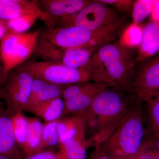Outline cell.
I'll list each match as a JSON object with an SVG mask.
<instances>
[{
    "label": "cell",
    "instance_id": "cell-1",
    "mask_svg": "<svg viewBox=\"0 0 159 159\" xmlns=\"http://www.w3.org/2000/svg\"><path fill=\"white\" fill-rule=\"evenodd\" d=\"M119 86L107 88L97 95L83 115L87 147L101 145L118 128L134 105L137 98L128 97Z\"/></svg>",
    "mask_w": 159,
    "mask_h": 159
},
{
    "label": "cell",
    "instance_id": "cell-2",
    "mask_svg": "<svg viewBox=\"0 0 159 159\" xmlns=\"http://www.w3.org/2000/svg\"><path fill=\"white\" fill-rule=\"evenodd\" d=\"M119 40L99 48L84 67L93 82L119 86L130 93L134 74L135 54Z\"/></svg>",
    "mask_w": 159,
    "mask_h": 159
},
{
    "label": "cell",
    "instance_id": "cell-3",
    "mask_svg": "<svg viewBox=\"0 0 159 159\" xmlns=\"http://www.w3.org/2000/svg\"><path fill=\"white\" fill-rule=\"evenodd\" d=\"M145 134L142 102L137 99L118 128L100 146L111 159L135 158L145 142Z\"/></svg>",
    "mask_w": 159,
    "mask_h": 159
},
{
    "label": "cell",
    "instance_id": "cell-4",
    "mask_svg": "<svg viewBox=\"0 0 159 159\" xmlns=\"http://www.w3.org/2000/svg\"><path fill=\"white\" fill-rule=\"evenodd\" d=\"M120 30L116 24L99 30L91 31L77 27L47 28L42 30L40 36L51 44L64 49L98 48L115 42Z\"/></svg>",
    "mask_w": 159,
    "mask_h": 159
},
{
    "label": "cell",
    "instance_id": "cell-5",
    "mask_svg": "<svg viewBox=\"0 0 159 159\" xmlns=\"http://www.w3.org/2000/svg\"><path fill=\"white\" fill-rule=\"evenodd\" d=\"M42 29L16 33L8 31L0 39V59L6 79L7 74L28 61L37 48Z\"/></svg>",
    "mask_w": 159,
    "mask_h": 159
},
{
    "label": "cell",
    "instance_id": "cell-6",
    "mask_svg": "<svg viewBox=\"0 0 159 159\" xmlns=\"http://www.w3.org/2000/svg\"><path fill=\"white\" fill-rule=\"evenodd\" d=\"M125 16L98 0L92 1L75 14L60 19L55 27H77L95 31L115 24Z\"/></svg>",
    "mask_w": 159,
    "mask_h": 159
},
{
    "label": "cell",
    "instance_id": "cell-7",
    "mask_svg": "<svg viewBox=\"0 0 159 159\" xmlns=\"http://www.w3.org/2000/svg\"><path fill=\"white\" fill-rule=\"evenodd\" d=\"M16 68L28 72L35 79L55 85L66 86L92 80L90 72L84 68H73L34 59H29Z\"/></svg>",
    "mask_w": 159,
    "mask_h": 159
},
{
    "label": "cell",
    "instance_id": "cell-8",
    "mask_svg": "<svg viewBox=\"0 0 159 159\" xmlns=\"http://www.w3.org/2000/svg\"><path fill=\"white\" fill-rule=\"evenodd\" d=\"M34 79L28 72L17 68L7 74L0 86V99L10 115L25 111Z\"/></svg>",
    "mask_w": 159,
    "mask_h": 159
},
{
    "label": "cell",
    "instance_id": "cell-9",
    "mask_svg": "<svg viewBox=\"0 0 159 159\" xmlns=\"http://www.w3.org/2000/svg\"><path fill=\"white\" fill-rule=\"evenodd\" d=\"M92 52L88 48L64 50L51 44L39 36L33 55L42 61L63 65L73 68L83 67L89 62Z\"/></svg>",
    "mask_w": 159,
    "mask_h": 159
},
{
    "label": "cell",
    "instance_id": "cell-10",
    "mask_svg": "<svg viewBox=\"0 0 159 159\" xmlns=\"http://www.w3.org/2000/svg\"><path fill=\"white\" fill-rule=\"evenodd\" d=\"M159 92V55L139 64L134 71L131 93L146 102Z\"/></svg>",
    "mask_w": 159,
    "mask_h": 159
},
{
    "label": "cell",
    "instance_id": "cell-11",
    "mask_svg": "<svg viewBox=\"0 0 159 159\" xmlns=\"http://www.w3.org/2000/svg\"><path fill=\"white\" fill-rule=\"evenodd\" d=\"M0 155L10 159H23L13 134L11 116L0 99Z\"/></svg>",
    "mask_w": 159,
    "mask_h": 159
},
{
    "label": "cell",
    "instance_id": "cell-12",
    "mask_svg": "<svg viewBox=\"0 0 159 159\" xmlns=\"http://www.w3.org/2000/svg\"><path fill=\"white\" fill-rule=\"evenodd\" d=\"M135 56L136 64L159 55V24L150 20L143 27L142 42Z\"/></svg>",
    "mask_w": 159,
    "mask_h": 159
},
{
    "label": "cell",
    "instance_id": "cell-13",
    "mask_svg": "<svg viewBox=\"0 0 159 159\" xmlns=\"http://www.w3.org/2000/svg\"><path fill=\"white\" fill-rule=\"evenodd\" d=\"M88 0H41L38 1L41 9L55 19L75 14L90 3Z\"/></svg>",
    "mask_w": 159,
    "mask_h": 159
},
{
    "label": "cell",
    "instance_id": "cell-14",
    "mask_svg": "<svg viewBox=\"0 0 159 159\" xmlns=\"http://www.w3.org/2000/svg\"><path fill=\"white\" fill-rule=\"evenodd\" d=\"M66 86L51 84L43 80L34 78L30 97L25 111L30 112L43 102L55 98H62Z\"/></svg>",
    "mask_w": 159,
    "mask_h": 159
},
{
    "label": "cell",
    "instance_id": "cell-15",
    "mask_svg": "<svg viewBox=\"0 0 159 159\" xmlns=\"http://www.w3.org/2000/svg\"><path fill=\"white\" fill-rule=\"evenodd\" d=\"M110 86H115V85L95 83L93 87L90 89L77 97L66 100L63 117L68 116H78L82 117L97 95L104 89Z\"/></svg>",
    "mask_w": 159,
    "mask_h": 159
},
{
    "label": "cell",
    "instance_id": "cell-16",
    "mask_svg": "<svg viewBox=\"0 0 159 159\" xmlns=\"http://www.w3.org/2000/svg\"><path fill=\"white\" fill-rule=\"evenodd\" d=\"M42 11L38 1L0 0V20L5 21Z\"/></svg>",
    "mask_w": 159,
    "mask_h": 159
},
{
    "label": "cell",
    "instance_id": "cell-17",
    "mask_svg": "<svg viewBox=\"0 0 159 159\" xmlns=\"http://www.w3.org/2000/svg\"><path fill=\"white\" fill-rule=\"evenodd\" d=\"M59 146L66 142L77 139L87 140L84 119L78 116H68L60 119L58 123Z\"/></svg>",
    "mask_w": 159,
    "mask_h": 159
},
{
    "label": "cell",
    "instance_id": "cell-18",
    "mask_svg": "<svg viewBox=\"0 0 159 159\" xmlns=\"http://www.w3.org/2000/svg\"><path fill=\"white\" fill-rule=\"evenodd\" d=\"M28 132L22 154L24 157L43 150V132L44 123L37 117H27Z\"/></svg>",
    "mask_w": 159,
    "mask_h": 159
},
{
    "label": "cell",
    "instance_id": "cell-19",
    "mask_svg": "<svg viewBox=\"0 0 159 159\" xmlns=\"http://www.w3.org/2000/svg\"><path fill=\"white\" fill-rule=\"evenodd\" d=\"M65 103L61 97L43 102L33 108L30 112L45 122L57 121L64 117Z\"/></svg>",
    "mask_w": 159,
    "mask_h": 159
},
{
    "label": "cell",
    "instance_id": "cell-20",
    "mask_svg": "<svg viewBox=\"0 0 159 159\" xmlns=\"http://www.w3.org/2000/svg\"><path fill=\"white\" fill-rule=\"evenodd\" d=\"M143 30V27L140 25L134 23L128 24L118 40L126 48L134 51L138 49L142 42Z\"/></svg>",
    "mask_w": 159,
    "mask_h": 159
},
{
    "label": "cell",
    "instance_id": "cell-21",
    "mask_svg": "<svg viewBox=\"0 0 159 159\" xmlns=\"http://www.w3.org/2000/svg\"><path fill=\"white\" fill-rule=\"evenodd\" d=\"M11 116L15 139L22 153L28 132V119L23 112L12 114Z\"/></svg>",
    "mask_w": 159,
    "mask_h": 159
},
{
    "label": "cell",
    "instance_id": "cell-22",
    "mask_svg": "<svg viewBox=\"0 0 159 159\" xmlns=\"http://www.w3.org/2000/svg\"><path fill=\"white\" fill-rule=\"evenodd\" d=\"M59 148L63 152L65 159L86 158V140L72 139Z\"/></svg>",
    "mask_w": 159,
    "mask_h": 159
},
{
    "label": "cell",
    "instance_id": "cell-23",
    "mask_svg": "<svg viewBox=\"0 0 159 159\" xmlns=\"http://www.w3.org/2000/svg\"><path fill=\"white\" fill-rule=\"evenodd\" d=\"M59 120L44 123L43 132V150L59 145L58 131Z\"/></svg>",
    "mask_w": 159,
    "mask_h": 159
},
{
    "label": "cell",
    "instance_id": "cell-24",
    "mask_svg": "<svg viewBox=\"0 0 159 159\" xmlns=\"http://www.w3.org/2000/svg\"><path fill=\"white\" fill-rule=\"evenodd\" d=\"M154 0H136L134 2L131 17L133 23L140 25L150 16Z\"/></svg>",
    "mask_w": 159,
    "mask_h": 159
},
{
    "label": "cell",
    "instance_id": "cell-25",
    "mask_svg": "<svg viewBox=\"0 0 159 159\" xmlns=\"http://www.w3.org/2000/svg\"><path fill=\"white\" fill-rule=\"evenodd\" d=\"M148 116L154 137L159 135V92L146 101Z\"/></svg>",
    "mask_w": 159,
    "mask_h": 159
},
{
    "label": "cell",
    "instance_id": "cell-26",
    "mask_svg": "<svg viewBox=\"0 0 159 159\" xmlns=\"http://www.w3.org/2000/svg\"><path fill=\"white\" fill-rule=\"evenodd\" d=\"M95 83L89 82L77 83L66 85L63 91L62 98L64 101L77 97L93 87Z\"/></svg>",
    "mask_w": 159,
    "mask_h": 159
},
{
    "label": "cell",
    "instance_id": "cell-27",
    "mask_svg": "<svg viewBox=\"0 0 159 159\" xmlns=\"http://www.w3.org/2000/svg\"><path fill=\"white\" fill-rule=\"evenodd\" d=\"M100 2L111 6L119 12L131 16L134 1L133 0H98Z\"/></svg>",
    "mask_w": 159,
    "mask_h": 159
},
{
    "label": "cell",
    "instance_id": "cell-28",
    "mask_svg": "<svg viewBox=\"0 0 159 159\" xmlns=\"http://www.w3.org/2000/svg\"><path fill=\"white\" fill-rule=\"evenodd\" d=\"M23 159H65V157L62 151L59 148L58 151L45 149L29 156L25 157Z\"/></svg>",
    "mask_w": 159,
    "mask_h": 159
},
{
    "label": "cell",
    "instance_id": "cell-29",
    "mask_svg": "<svg viewBox=\"0 0 159 159\" xmlns=\"http://www.w3.org/2000/svg\"><path fill=\"white\" fill-rule=\"evenodd\" d=\"M153 144V141L144 142L142 148L135 157L136 159H156L152 152Z\"/></svg>",
    "mask_w": 159,
    "mask_h": 159
},
{
    "label": "cell",
    "instance_id": "cell-30",
    "mask_svg": "<svg viewBox=\"0 0 159 159\" xmlns=\"http://www.w3.org/2000/svg\"><path fill=\"white\" fill-rule=\"evenodd\" d=\"M89 159H111L101 148L100 145L95 147L93 152Z\"/></svg>",
    "mask_w": 159,
    "mask_h": 159
},
{
    "label": "cell",
    "instance_id": "cell-31",
    "mask_svg": "<svg viewBox=\"0 0 159 159\" xmlns=\"http://www.w3.org/2000/svg\"><path fill=\"white\" fill-rule=\"evenodd\" d=\"M150 20L159 24V0H154Z\"/></svg>",
    "mask_w": 159,
    "mask_h": 159
},
{
    "label": "cell",
    "instance_id": "cell-32",
    "mask_svg": "<svg viewBox=\"0 0 159 159\" xmlns=\"http://www.w3.org/2000/svg\"><path fill=\"white\" fill-rule=\"evenodd\" d=\"M8 31L6 21L0 20V39L6 34Z\"/></svg>",
    "mask_w": 159,
    "mask_h": 159
},
{
    "label": "cell",
    "instance_id": "cell-33",
    "mask_svg": "<svg viewBox=\"0 0 159 159\" xmlns=\"http://www.w3.org/2000/svg\"><path fill=\"white\" fill-rule=\"evenodd\" d=\"M5 78L4 76V69H3L2 62L0 59V86L2 84L3 81L5 80Z\"/></svg>",
    "mask_w": 159,
    "mask_h": 159
},
{
    "label": "cell",
    "instance_id": "cell-34",
    "mask_svg": "<svg viewBox=\"0 0 159 159\" xmlns=\"http://www.w3.org/2000/svg\"><path fill=\"white\" fill-rule=\"evenodd\" d=\"M152 151L155 157L156 158V159H159V149L157 148L155 146L154 141L153 144L152 146Z\"/></svg>",
    "mask_w": 159,
    "mask_h": 159
},
{
    "label": "cell",
    "instance_id": "cell-35",
    "mask_svg": "<svg viewBox=\"0 0 159 159\" xmlns=\"http://www.w3.org/2000/svg\"><path fill=\"white\" fill-rule=\"evenodd\" d=\"M155 146L159 149V135L155 137V140L154 141Z\"/></svg>",
    "mask_w": 159,
    "mask_h": 159
},
{
    "label": "cell",
    "instance_id": "cell-36",
    "mask_svg": "<svg viewBox=\"0 0 159 159\" xmlns=\"http://www.w3.org/2000/svg\"><path fill=\"white\" fill-rule=\"evenodd\" d=\"M0 159H10L8 157L5 156L1 155H0Z\"/></svg>",
    "mask_w": 159,
    "mask_h": 159
},
{
    "label": "cell",
    "instance_id": "cell-37",
    "mask_svg": "<svg viewBox=\"0 0 159 159\" xmlns=\"http://www.w3.org/2000/svg\"><path fill=\"white\" fill-rule=\"evenodd\" d=\"M132 159H136V158Z\"/></svg>",
    "mask_w": 159,
    "mask_h": 159
}]
</instances>
